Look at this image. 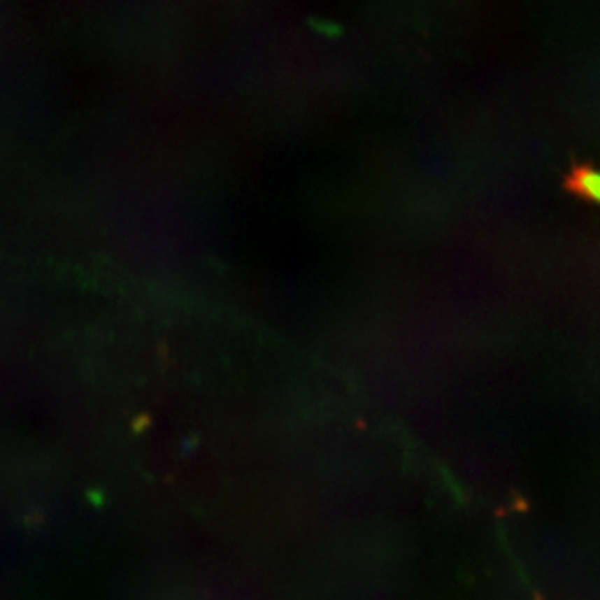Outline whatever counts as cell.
I'll return each mask as SVG.
<instances>
[{
  "mask_svg": "<svg viewBox=\"0 0 600 600\" xmlns=\"http://www.w3.org/2000/svg\"><path fill=\"white\" fill-rule=\"evenodd\" d=\"M567 187L579 197L600 204V173L591 167H577L567 179Z\"/></svg>",
  "mask_w": 600,
  "mask_h": 600,
  "instance_id": "obj_1",
  "label": "cell"
}]
</instances>
